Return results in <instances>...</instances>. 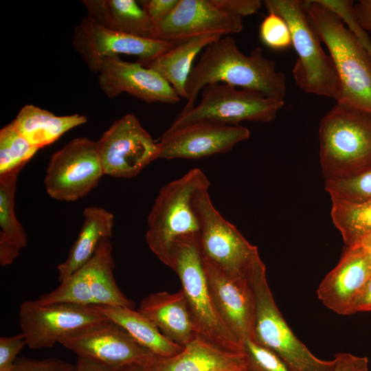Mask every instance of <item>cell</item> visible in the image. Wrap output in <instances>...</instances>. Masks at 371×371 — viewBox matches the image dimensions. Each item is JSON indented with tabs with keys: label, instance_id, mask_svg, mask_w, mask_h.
Wrapping results in <instances>:
<instances>
[{
	"label": "cell",
	"instance_id": "cell-1",
	"mask_svg": "<svg viewBox=\"0 0 371 371\" xmlns=\"http://www.w3.org/2000/svg\"><path fill=\"white\" fill-rule=\"evenodd\" d=\"M216 82L258 92L280 102L286 97V78L276 69L275 63L265 57L260 47L248 56L244 54L229 35L206 46L192 67L186 84L187 102L180 113L192 109L202 88Z\"/></svg>",
	"mask_w": 371,
	"mask_h": 371
},
{
	"label": "cell",
	"instance_id": "cell-2",
	"mask_svg": "<svg viewBox=\"0 0 371 371\" xmlns=\"http://www.w3.org/2000/svg\"><path fill=\"white\" fill-rule=\"evenodd\" d=\"M304 8L338 74L341 97L337 102L371 112V57L341 19L319 0L304 1Z\"/></svg>",
	"mask_w": 371,
	"mask_h": 371
},
{
	"label": "cell",
	"instance_id": "cell-3",
	"mask_svg": "<svg viewBox=\"0 0 371 371\" xmlns=\"http://www.w3.org/2000/svg\"><path fill=\"white\" fill-rule=\"evenodd\" d=\"M319 140L325 181L371 168V112L337 102L319 122Z\"/></svg>",
	"mask_w": 371,
	"mask_h": 371
},
{
	"label": "cell",
	"instance_id": "cell-4",
	"mask_svg": "<svg viewBox=\"0 0 371 371\" xmlns=\"http://www.w3.org/2000/svg\"><path fill=\"white\" fill-rule=\"evenodd\" d=\"M210 186L205 173L194 168L159 190L148 216L146 241L156 257L168 267L175 242L185 236L199 234L193 199L198 190Z\"/></svg>",
	"mask_w": 371,
	"mask_h": 371
},
{
	"label": "cell",
	"instance_id": "cell-5",
	"mask_svg": "<svg viewBox=\"0 0 371 371\" xmlns=\"http://www.w3.org/2000/svg\"><path fill=\"white\" fill-rule=\"evenodd\" d=\"M170 268L180 280L196 336L223 350L244 352L243 345L223 323L213 303L199 234L185 236L175 242Z\"/></svg>",
	"mask_w": 371,
	"mask_h": 371
},
{
	"label": "cell",
	"instance_id": "cell-6",
	"mask_svg": "<svg viewBox=\"0 0 371 371\" xmlns=\"http://www.w3.org/2000/svg\"><path fill=\"white\" fill-rule=\"evenodd\" d=\"M268 13L281 16L291 32L292 46L297 55L293 68L297 85L304 92L327 97L338 102L341 85L330 56L321 45L300 0H265Z\"/></svg>",
	"mask_w": 371,
	"mask_h": 371
},
{
	"label": "cell",
	"instance_id": "cell-7",
	"mask_svg": "<svg viewBox=\"0 0 371 371\" xmlns=\"http://www.w3.org/2000/svg\"><path fill=\"white\" fill-rule=\"evenodd\" d=\"M248 280L256 306L253 339L275 352L291 371H333L335 360L314 355L289 326L270 290L263 262Z\"/></svg>",
	"mask_w": 371,
	"mask_h": 371
},
{
	"label": "cell",
	"instance_id": "cell-8",
	"mask_svg": "<svg viewBox=\"0 0 371 371\" xmlns=\"http://www.w3.org/2000/svg\"><path fill=\"white\" fill-rule=\"evenodd\" d=\"M208 189L198 190L193 199L200 224L201 254L227 275L248 280L252 271L262 262L258 248L249 243L215 208Z\"/></svg>",
	"mask_w": 371,
	"mask_h": 371
},
{
	"label": "cell",
	"instance_id": "cell-9",
	"mask_svg": "<svg viewBox=\"0 0 371 371\" xmlns=\"http://www.w3.org/2000/svg\"><path fill=\"white\" fill-rule=\"evenodd\" d=\"M200 102L186 113H179L168 130L201 120L228 125L243 121L269 122L276 117L284 102L268 98L258 92L238 89L216 82L204 86Z\"/></svg>",
	"mask_w": 371,
	"mask_h": 371
},
{
	"label": "cell",
	"instance_id": "cell-10",
	"mask_svg": "<svg viewBox=\"0 0 371 371\" xmlns=\"http://www.w3.org/2000/svg\"><path fill=\"white\" fill-rule=\"evenodd\" d=\"M109 238L102 239L91 258L54 290L41 295L39 304L59 302L85 306H120L134 308L135 304L119 289Z\"/></svg>",
	"mask_w": 371,
	"mask_h": 371
},
{
	"label": "cell",
	"instance_id": "cell-11",
	"mask_svg": "<svg viewBox=\"0 0 371 371\" xmlns=\"http://www.w3.org/2000/svg\"><path fill=\"white\" fill-rule=\"evenodd\" d=\"M19 318L27 346L32 349L53 347L69 336L109 320L95 306L39 304L35 300L20 305Z\"/></svg>",
	"mask_w": 371,
	"mask_h": 371
},
{
	"label": "cell",
	"instance_id": "cell-12",
	"mask_svg": "<svg viewBox=\"0 0 371 371\" xmlns=\"http://www.w3.org/2000/svg\"><path fill=\"white\" fill-rule=\"evenodd\" d=\"M104 175L97 142L77 137L52 155L44 184L52 199L74 201L94 189Z\"/></svg>",
	"mask_w": 371,
	"mask_h": 371
},
{
	"label": "cell",
	"instance_id": "cell-13",
	"mask_svg": "<svg viewBox=\"0 0 371 371\" xmlns=\"http://www.w3.org/2000/svg\"><path fill=\"white\" fill-rule=\"evenodd\" d=\"M104 175L130 179L159 159V144L133 113L114 122L96 142Z\"/></svg>",
	"mask_w": 371,
	"mask_h": 371
},
{
	"label": "cell",
	"instance_id": "cell-14",
	"mask_svg": "<svg viewBox=\"0 0 371 371\" xmlns=\"http://www.w3.org/2000/svg\"><path fill=\"white\" fill-rule=\"evenodd\" d=\"M177 43L139 38L107 29L89 16L74 29L72 45L89 69L98 74L103 59L120 54L135 56L138 60L153 58Z\"/></svg>",
	"mask_w": 371,
	"mask_h": 371
},
{
	"label": "cell",
	"instance_id": "cell-15",
	"mask_svg": "<svg viewBox=\"0 0 371 371\" xmlns=\"http://www.w3.org/2000/svg\"><path fill=\"white\" fill-rule=\"evenodd\" d=\"M250 137L241 125L208 120L195 122L174 130L167 129L159 142V159H200L232 150Z\"/></svg>",
	"mask_w": 371,
	"mask_h": 371
},
{
	"label": "cell",
	"instance_id": "cell-16",
	"mask_svg": "<svg viewBox=\"0 0 371 371\" xmlns=\"http://www.w3.org/2000/svg\"><path fill=\"white\" fill-rule=\"evenodd\" d=\"M60 344L78 356L115 367L151 364L155 357L109 319L69 336Z\"/></svg>",
	"mask_w": 371,
	"mask_h": 371
},
{
	"label": "cell",
	"instance_id": "cell-17",
	"mask_svg": "<svg viewBox=\"0 0 371 371\" xmlns=\"http://www.w3.org/2000/svg\"><path fill=\"white\" fill-rule=\"evenodd\" d=\"M242 17L221 10L211 0H179L170 14L155 25L154 39L178 43L207 34L239 33Z\"/></svg>",
	"mask_w": 371,
	"mask_h": 371
},
{
	"label": "cell",
	"instance_id": "cell-18",
	"mask_svg": "<svg viewBox=\"0 0 371 371\" xmlns=\"http://www.w3.org/2000/svg\"><path fill=\"white\" fill-rule=\"evenodd\" d=\"M203 262L214 306L223 323L243 345L254 339L256 306L249 282L227 275L203 256Z\"/></svg>",
	"mask_w": 371,
	"mask_h": 371
},
{
	"label": "cell",
	"instance_id": "cell-19",
	"mask_svg": "<svg viewBox=\"0 0 371 371\" xmlns=\"http://www.w3.org/2000/svg\"><path fill=\"white\" fill-rule=\"evenodd\" d=\"M98 83L109 98L127 93L145 102L175 104L180 100L173 88L156 71L139 62H128L119 56L103 59Z\"/></svg>",
	"mask_w": 371,
	"mask_h": 371
},
{
	"label": "cell",
	"instance_id": "cell-20",
	"mask_svg": "<svg viewBox=\"0 0 371 371\" xmlns=\"http://www.w3.org/2000/svg\"><path fill=\"white\" fill-rule=\"evenodd\" d=\"M370 275L366 249L360 246L348 247L338 264L319 284L318 298L339 315L353 314L355 300Z\"/></svg>",
	"mask_w": 371,
	"mask_h": 371
},
{
	"label": "cell",
	"instance_id": "cell-21",
	"mask_svg": "<svg viewBox=\"0 0 371 371\" xmlns=\"http://www.w3.org/2000/svg\"><path fill=\"white\" fill-rule=\"evenodd\" d=\"M137 311L152 322L170 341L184 347L196 336L185 295L161 291L143 298Z\"/></svg>",
	"mask_w": 371,
	"mask_h": 371
},
{
	"label": "cell",
	"instance_id": "cell-22",
	"mask_svg": "<svg viewBox=\"0 0 371 371\" xmlns=\"http://www.w3.org/2000/svg\"><path fill=\"white\" fill-rule=\"evenodd\" d=\"M152 371H246L245 352L223 350L196 337L182 351L169 357L155 356Z\"/></svg>",
	"mask_w": 371,
	"mask_h": 371
},
{
	"label": "cell",
	"instance_id": "cell-23",
	"mask_svg": "<svg viewBox=\"0 0 371 371\" xmlns=\"http://www.w3.org/2000/svg\"><path fill=\"white\" fill-rule=\"evenodd\" d=\"M87 16L111 30L154 39L155 25L135 0H83Z\"/></svg>",
	"mask_w": 371,
	"mask_h": 371
},
{
	"label": "cell",
	"instance_id": "cell-24",
	"mask_svg": "<svg viewBox=\"0 0 371 371\" xmlns=\"http://www.w3.org/2000/svg\"><path fill=\"white\" fill-rule=\"evenodd\" d=\"M84 220L78 236L66 260L57 267L60 282L65 281L93 256L100 242L113 235L114 216L106 210L90 206L83 211Z\"/></svg>",
	"mask_w": 371,
	"mask_h": 371
},
{
	"label": "cell",
	"instance_id": "cell-25",
	"mask_svg": "<svg viewBox=\"0 0 371 371\" xmlns=\"http://www.w3.org/2000/svg\"><path fill=\"white\" fill-rule=\"evenodd\" d=\"M223 36L207 34L177 43L170 49L148 60H137L156 71L180 98L187 99L186 84L196 55L210 43Z\"/></svg>",
	"mask_w": 371,
	"mask_h": 371
},
{
	"label": "cell",
	"instance_id": "cell-26",
	"mask_svg": "<svg viewBox=\"0 0 371 371\" xmlns=\"http://www.w3.org/2000/svg\"><path fill=\"white\" fill-rule=\"evenodd\" d=\"M87 120L86 116L80 114L57 116L38 106L27 104L21 109L12 122L26 140L39 149L54 143L64 133Z\"/></svg>",
	"mask_w": 371,
	"mask_h": 371
},
{
	"label": "cell",
	"instance_id": "cell-27",
	"mask_svg": "<svg viewBox=\"0 0 371 371\" xmlns=\"http://www.w3.org/2000/svg\"><path fill=\"white\" fill-rule=\"evenodd\" d=\"M109 320L123 328L142 346L154 355L169 357L179 353L183 347L166 338L157 327L134 308L120 306H95Z\"/></svg>",
	"mask_w": 371,
	"mask_h": 371
},
{
	"label": "cell",
	"instance_id": "cell-28",
	"mask_svg": "<svg viewBox=\"0 0 371 371\" xmlns=\"http://www.w3.org/2000/svg\"><path fill=\"white\" fill-rule=\"evenodd\" d=\"M22 168L0 175V265L12 264L27 243L14 210L17 177Z\"/></svg>",
	"mask_w": 371,
	"mask_h": 371
},
{
	"label": "cell",
	"instance_id": "cell-29",
	"mask_svg": "<svg viewBox=\"0 0 371 371\" xmlns=\"http://www.w3.org/2000/svg\"><path fill=\"white\" fill-rule=\"evenodd\" d=\"M330 198L332 220L348 247L371 234V200Z\"/></svg>",
	"mask_w": 371,
	"mask_h": 371
},
{
	"label": "cell",
	"instance_id": "cell-30",
	"mask_svg": "<svg viewBox=\"0 0 371 371\" xmlns=\"http://www.w3.org/2000/svg\"><path fill=\"white\" fill-rule=\"evenodd\" d=\"M38 148L31 145L13 122L0 130V175L23 168Z\"/></svg>",
	"mask_w": 371,
	"mask_h": 371
},
{
	"label": "cell",
	"instance_id": "cell-31",
	"mask_svg": "<svg viewBox=\"0 0 371 371\" xmlns=\"http://www.w3.org/2000/svg\"><path fill=\"white\" fill-rule=\"evenodd\" d=\"M330 197L348 200H371V168L356 175L325 181Z\"/></svg>",
	"mask_w": 371,
	"mask_h": 371
},
{
	"label": "cell",
	"instance_id": "cell-32",
	"mask_svg": "<svg viewBox=\"0 0 371 371\" xmlns=\"http://www.w3.org/2000/svg\"><path fill=\"white\" fill-rule=\"evenodd\" d=\"M259 36L262 43L273 50L282 51L292 46L291 32L288 23L275 13H269L263 19Z\"/></svg>",
	"mask_w": 371,
	"mask_h": 371
},
{
	"label": "cell",
	"instance_id": "cell-33",
	"mask_svg": "<svg viewBox=\"0 0 371 371\" xmlns=\"http://www.w3.org/2000/svg\"><path fill=\"white\" fill-rule=\"evenodd\" d=\"M249 371H291L275 352L254 339L243 343Z\"/></svg>",
	"mask_w": 371,
	"mask_h": 371
},
{
	"label": "cell",
	"instance_id": "cell-34",
	"mask_svg": "<svg viewBox=\"0 0 371 371\" xmlns=\"http://www.w3.org/2000/svg\"><path fill=\"white\" fill-rule=\"evenodd\" d=\"M319 1L341 19L371 57V41L366 32L361 27L356 19L353 1L348 0Z\"/></svg>",
	"mask_w": 371,
	"mask_h": 371
},
{
	"label": "cell",
	"instance_id": "cell-35",
	"mask_svg": "<svg viewBox=\"0 0 371 371\" xmlns=\"http://www.w3.org/2000/svg\"><path fill=\"white\" fill-rule=\"evenodd\" d=\"M76 366L57 358L43 360L17 357L12 371H76Z\"/></svg>",
	"mask_w": 371,
	"mask_h": 371
},
{
	"label": "cell",
	"instance_id": "cell-36",
	"mask_svg": "<svg viewBox=\"0 0 371 371\" xmlns=\"http://www.w3.org/2000/svg\"><path fill=\"white\" fill-rule=\"evenodd\" d=\"M27 346L26 339L21 333L0 338V371H11L17 355Z\"/></svg>",
	"mask_w": 371,
	"mask_h": 371
},
{
	"label": "cell",
	"instance_id": "cell-37",
	"mask_svg": "<svg viewBox=\"0 0 371 371\" xmlns=\"http://www.w3.org/2000/svg\"><path fill=\"white\" fill-rule=\"evenodd\" d=\"M218 8L227 13L244 16L257 12L262 1L260 0H211Z\"/></svg>",
	"mask_w": 371,
	"mask_h": 371
},
{
	"label": "cell",
	"instance_id": "cell-38",
	"mask_svg": "<svg viewBox=\"0 0 371 371\" xmlns=\"http://www.w3.org/2000/svg\"><path fill=\"white\" fill-rule=\"evenodd\" d=\"M178 1L143 0L138 2L155 25L164 20L170 14Z\"/></svg>",
	"mask_w": 371,
	"mask_h": 371
},
{
	"label": "cell",
	"instance_id": "cell-39",
	"mask_svg": "<svg viewBox=\"0 0 371 371\" xmlns=\"http://www.w3.org/2000/svg\"><path fill=\"white\" fill-rule=\"evenodd\" d=\"M333 371H368L369 361L366 357H359L348 352L335 355Z\"/></svg>",
	"mask_w": 371,
	"mask_h": 371
},
{
	"label": "cell",
	"instance_id": "cell-40",
	"mask_svg": "<svg viewBox=\"0 0 371 371\" xmlns=\"http://www.w3.org/2000/svg\"><path fill=\"white\" fill-rule=\"evenodd\" d=\"M354 12L361 27L371 33V0H360L354 3Z\"/></svg>",
	"mask_w": 371,
	"mask_h": 371
},
{
	"label": "cell",
	"instance_id": "cell-41",
	"mask_svg": "<svg viewBox=\"0 0 371 371\" xmlns=\"http://www.w3.org/2000/svg\"><path fill=\"white\" fill-rule=\"evenodd\" d=\"M76 371H120L123 367L111 366L85 357L78 356Z\"/></svg>",
	"mask_w": 371,
	"mask_h": 371
},
{
	"label": "cell",
	"instance_id": "cell-42",
	"mask_svg": "<svg viewBox=\"0 0 371 371\" xmlns=\"http://www.w3.org/2000/svg\"><path fill=\"white\" fill-rule=\"evenodd\" d=\"M371 311V275L357 295L353 306V313Z\"/></svg>",
	"mask_w": 371,
	"mask_h": 371
},
{
	"label": "cell",
	"instance_id": "cell-43",
	"mask_svg": "<svg viewBox=\"0 0 371 371\" xmlns=\"http://www.w3.org/2000/svg\"><path fill=\"white\" fill-rule=\"evenodd\" d=\"M151 364H131L121 368L120 371H152Z\"/></svg>",
	"mask_w": 371,
	"mask_h": 371
},
{
	"label": "cell",
	"instance_id": "cell-44",
	"mask_svg": "<svg viewBox=\"0 0 371 371\" xmlns=\"http://www.w3.org/2000/svg\"><path fill=\"white\" fill-rule=\"evenodd\" d=\"M354 246H360L365 249H371V234L363 237L357 245Z\"/></svg>",
	"mask_w": 371,
	"mask_h": 371
},
{
	"label": "cell",
	"instance_id": "cell-45",
	"mask_svg": "<svg viewBox=\"0 0 371 371\" xmlns=\"http://www.w3.org/2000/svg\"><path fill=\"white\" fill-rule=\"evenodd\" d=\"M366 249L367 253H368V259H369L370 265V267H371V249Z\"/></svg>",
	"mask_w": 371,
	"mask_h": 371
},
{
	"label": "cell",
	"instance_id": "cell-46",
	"mask_svg": "<svg viewBox=\"0 0 371 371\" xmlns=\"http://www.w3.org/2000/svg\"><path fill=\"white\" fill-rule=\"evenodd\" d=\"M247 371H249V370H247Z\"/></svg>",
	"mask_w": 371,
	"mask_h": 371
},
{
	"label": "cell",
	"instance_id": "cell-47",
	"mask_svg": "<svg viewBox=\"0 0 371 371\" xmlns=\"http://www.w3.org/2000/svg\"><path fill=\"white\" fill-rule=\"evenodd\" d=\"M12 371V370H11Z\"/></svg>",
	"mask_w": 371,
	"mask_h": 371
},
{
	"label": "cell",
	"instance_id": "cell-48",
	"mask_svg": "<svg viewBox=\"0 0 371 371\" xmlns=\"http://www.w3.org/2000/svg\"><path fill=\"white\" fill-rule=\"evenodd\" d=\"M247 371V370H246Z\"/></svg>",
	"mask_w": 371,
	"mask_h": 371
}]
</instances>
